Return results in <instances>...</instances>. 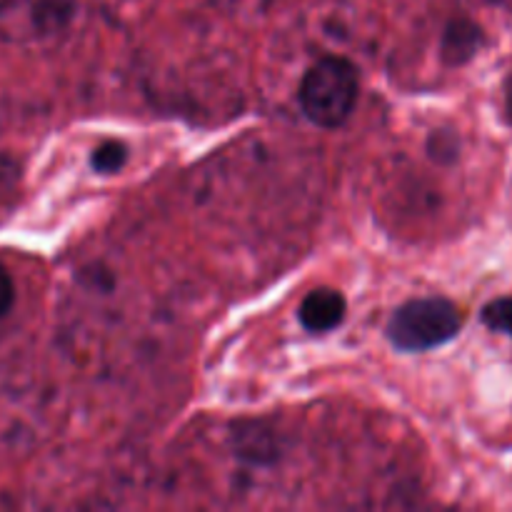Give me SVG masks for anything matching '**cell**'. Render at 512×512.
Instances as JSON below:
<instances>
[{
	"label": "cell",
	"mask_w": 512,
	"mask_h": 512,
	"mask_svg": "<svg viewBox=\"0 0 512 512\" xmlns=\"http://www.w3.org/2000/svg\"><path fill=\"white\" fill-rule=\"evenodd\" d=\"M358 70L345 58H323L310 65L300 80V108L310 123L338 128L358 103Z\"/></svg>",
	"instance_id": "1"
},
{
	"label": "cell",
	"mask_w": 512,
	"mask_h": 512,
	"mask_svg": "<svg viewBox=\"0 0 512 512\" xmlns=\"http://www.w3.org/2000/svg\"><path fill=\"white\" fill-rule=\"evenodd\" d=\"M460 310L445 298H418L400 305L388 323L390 343L405 353H425L460 333Z\"/></svg>",
	"instance_id": "2"
},
{
	"label": "cell",
	"mask_w": 512,
	"mask_h": 512,
	"mask_svg": "<svg viewBox=\"0 0 512 512\" xmlns=\"http://www.w3.org/2000/svg\"><path fill=\"white\" fill-rule=\"evenodd\" d=\"M345 313H348V303H345L343 293L333 288H318L308 293L300 303V323L310 333H328L343 323Z\"/></svg>",
	"instance_id": "3"
},
{
	"label": "cell",
	"mask_w": 512,
	"mask_h": 512,
	"mask_svg": "<svg viewBox=\"0 0 512 512\" xmlns=\"http://www.w3.org/2000/svg\"><path fill=\"white\" fill-rule=\"evenodd\" d=\"M478 45V30L468 23H458L448 30L445 35V53H448L450 60L460 63V60L470 58Z\"/></svg>",
	"instance_id": "4"
},
{
	"label": "cell",
	"mask_w": 512,
	"mask_h": 512,
	"mask_svg": "<svg viewBox=\"0 0 512 512\" xmlns=\"http://www.w3.org/2000/svg\"><path fill=\"white\" fill-rule=\"evenodd\" d=\"M125 163H128V148L120 140H105L93 150V158H90L95 173L103 175L118 173Z\"/></svg>",
	"instance_id": "5"
},
{
	"label": "cell",
	"mask_w": 512,
	"mask_h": 512,
	"mask_svg": "<svg viewBox=\"0 0 512 512\" xmlns=\"http://www.w3.org/2000/svg\"><path fill=\"white\" fill-rule=\"evenodd\" d=\"M483 323L495 333L512 338V298H498L483 308Z\"/></svg>",
	"instance_id": "6"
},
{
	"label": "cell",
	"mask_w": 512,
	"mask_h": 512,
	"mask_svg": "<svg viewBox=\"0 0 512 512\" xmlns=\"http://www.w3.org/2000/svg\"><path fill=\"white\" fill-rule=\"evenodd\" d=\"M65 13H68V0H40L35 8V20L43 28H53L60 20H65Z\"/></svg>",
	"instance_id": "7"
},
{
	"label": "cell",
	"mask_w": 512,
	"mask_h": 512,
	"mask_svg": "<svg viewBox=\"0 0 512 512\" xmlns=\"http://www.w3.org/2000/svg\"><path fill=\"white\" fill-rule=\"evenodd\" d=\"M13 303H15L13 278H10V273L5 270V265L0 263V320L13 310Z\"/></svg>",
	"instance_id": "8"
},
{
	"label": "cell",
	"mask_w": 512,
	"mask_h": 512,
	"mask_svg": "<svg viewBox=\"0 0 512 512\" xmlns=\"http://www.w3.org/2000/svg\"><path fill=\"white\" fill-rule=\"evenodd\" d=\"M505 100H508V115H510V120H512V75H510V80H508V95H505Z\"/></svg>",
	"instance_id": "9"
}]
</instances>
